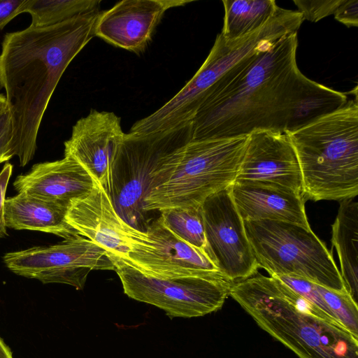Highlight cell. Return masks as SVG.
Instances as JSON below:
<instances>
[{
  "mask_svg": "<svg viewBox=\"0 0 358 358\" xmlns=\"http://www.w3.org/2000/svg\"><path fill=\"white\" fill-rule=\"evenodd\" d=\"M297 32L260 53L221 90L208 96L192 121V141L287 134L332 112L348 96L306 77L296 63Z\"/></svg>",
  "mask_w": 358,
  "mask_h": 358,
  "instance_id": "1",
  "label": "cell"
},
{
  "mask_svg": "<svg viewBox=\"0 0 358 358\" xmlns=\"http://www.w3.org/2000/svg\"><path fill=\"white\" fill-rule=\"evenodd\" d=\"M96 10L46 27L6 34L0 53V88L13 126L8 159L24 166L34 156L44 113L65 70L95 36Z\"/></svg>",
  "mask_w": 358,
  "mask_h": 358,
  "instance_id": "2",
  "label": "cell"
},
{
  "mask_svg": "<svg viewBox=\"0 0 358 358\" xmlns=\"http://www.w3.org/2000/svg\"><path fill=\"white\" fill-rule=\"evenodd\" d=\"M229 296L299 358H358V338L275 276L235 282Z\"/></svg>",
  "mask_w": 358,
  "mask_h": 358,
  "instance_id": "3",
  "label": "cell"
},
{
  "mask_svg": "<svg viewBox=\"0 0 358 358\" xmlns=\"http://www.w3.org/2000/svg\"><path fill=\"white\" fill-rule=\"evenodd\" d=\"M286 134L298 159L305 200L357 196V99Z\"/></svg>",
  "mask_w": 358,
  "mask_h": 358,
  "instance_id": "4",
  "label": "cell"
},
{
  "mask_svg": "<svg viewBox=\"0 0 358 358\" xmlns=\"http://www.w3.org/2000/svg\"><path fill=\"white\" fill-rule=\"evenodd\" d=\"M248 136L189 141L171 153L154 179L144 210L198 208L233 185Z\"/></svg>",
  "mask_w": 358,
  "mask_h": 358,
  "instance_id": "5",
  "label": "cell"
},
{
  "mask_svg": "<svg viewBox=\"0 0 358 358\" xmlns=\"http://www.w3.org/2000/svg\"><path fill=\"white\" fill-rule=\"evenodd\" d=\"M192 138V123L149 134H125L113 158L106 192L118 215L145 232V199L168 156Z\"/></svg>",
  "mask_w": 358,
  "mask_h": 358,
  "instance_id": "6",
  "label": "cell"
},
{
  "mask_svg": "<svg viewBox=\"0 0 358 358\" xmlns=\"http://www.w3.org/2000/svg\"><path fill=\"white\" fill-rule=\"evenodd\" d=\"M259 268L272 275H294L340 292H348L330 252L312 231L280 221H244Z\"/></svg>",
  "mask_w": 358,
  "mask_h": 358,
  "instance_id": "7",
  "label": "cell"
},
{
  "mask_svg": "<svg viewBox=\"0 0 358 358\" xmlns=\"http://www.w3.org/2000/svg\"><path fill=\"white\" fill-rule=\"evenodd\" d=\"M110 259L126 295L163 310L171 318L201 317L218 310L235 283L220 271L151 276L118 257Z\"/></svg>",
  "mask_w": 358,
  "mask_h": 358,
  "instance_id": "8",
  "label": "cell"
},
{
  "mask_svg": "<svg viewBox=\"0 0 358 358\" xmlns=\"http://www.w3.org/2000/svg\"><path fill=\"white\" fill-rule=\"evenodd\" d=\"M3 259L15 274L43 284H67L77 289H83L90 271L115 269L106 250L79 235L52 245L8 252Z\"/></svg>",
  "mask_w": 358,
  "mask_h": 358,
  "instance_id": "9",
  "label": "cell"
},
{
  "mask_svg": "<svg viewBox=\"0 0 358 358\" xmlns=\"http://www.w3.org/2000/svg\"><path fill=\"white\" fill-rule=\"evenodd\" d=\"M230 187L208 196L201 208L207 252L219 271L237 282L256 275L259 266Z\"/></svg>",
  "mask_w": 358,
  "mask_h": 358,
  "instance_id": "10",
  "label": "cell"
},
{
  "mask_svg": "<svg viewBox=\"0 0 358 358\" xmlns=\"http://www.w3.org/2000/svg\"><path fill=\"white\" fill-rule=\"evenodd\" d=\"M66 218L78 235L101 247L110 257L127 259L131 252L148 240L145 232L130 226L118 215L99 184L71 202Z\"/></svg>",
  "mask_w": 358,
  "mask_h": 358,
  "instance_id": "11",
  "label": "cell"
},
{
  "mask_svg": "<svg viewBox=\"0 0 358 358\" xmlns=\"http://www.w3.org/2000/svg\"><path fill=\"white\" fill-rule=\"evenodd\" d=\"M145 233L148 242L122 259L141 273L157 277L219 271L208 252L176 236L161 216L151 221Z\"/></svg>",
  "mask_w": 358,
  "mask_h": 358,
  "instance_id": "12",
  "label": "cell"
},
{
  "mask_svg": "<svg viewBox=\"0 0 358 358\" xmlns=\"http://www.w3.org/2000/svg\"><path fill=\"white\" fill-rule=\"evenodd\" d=\"M236 180L272 184L303 196L299 164L286 134L255 131L248 135Z\"/></svg>",
  "mask_w": 358,
  "mask_h": 358,
  "instance_id": "13",
  "label": "cell"
},
{
  "mask_svg": "<svg viewBox=\"0 0 358 358\" xmlns=\"http://www.w3.org/2000/svg\"><path fill=\"white\" fill-rule=\"evenodd\" d=\"M120 122L113 112L92 109L76 122L64 142V157L80 163L104 189L113 158L125 134Z\"/></svg>",
  "mask_w": 358,
  "mask_h": 358,
  "instance_id": "14",
  "label": "cell"
},
{
  "mask_svg": "<svg viewBox=\"0 0 358 358\" xmlns=\"http://www.w3.org/2000/svg\"><path fill=\"white\" fill-rule=\"evenodd\" d=\"M187 0H124L101 13L95 36L118 48L142 52L166 11Z\"/></svg>",
  "mask_w": 358,
  "mask_h": 358,
  "instance_id": "15",
  "label": "cell"
},
{
  "mask_svg": "<svg viewBox=\"0 0 358 358\" xmlns=\"http://www.w3.org/2000/svg\"><path fill=\"white\" fill-rule=\"evenodd\" d=\"M98 183L77 161L69 157L34 164L13 182L18 194L70 206L71 202L89 194Z\"/></svg>",
  "mask_w": 358,
  "mask_h": 358,
  "instance_id": "16",
  "label": "cell"
},
{
  "mask_svg": "<svg viewBox=\"0 0 358 358\" xmlns=\"http://www.w3.org/2000/svg\"><path fill=\"white\" fill-rule=\"evenodd\" d=\"M231 194L243 221L286 222L310 229L305 199L290 189L262 182L236 180Z\"/></svg>",
  "mask_w": 358,
  "mask_h": 358,
  "instance_id": "17",
  "label": "cell"
},
{
  "mask_svg": "<svg viewBox=\"0 0 358 358\" xmlns=\"http://www.w3.org/2000/svg\"><path fill=\"white\" fill-rule=\"evenodd\" d=\"M69 208L57 202L18 194L5 200L6 226L17 230L53 234L65 240L78 236L66 221Z\"/></svg>",
  "mask_w": 358,
  "mask_h": 358,
  "instance_id": "18",
  "label": "cell"
},
{
  "mask_svg": "<svg viewBox=\"0 0 358 358\" xmlns=\"http://www.w3.org/2000/svg\"><path fill=\"white\" fill-rule=\"evenodd\" d=\"M331 229V243L338 254L345 288L358 305V203L354 198L340 201Z\"/></svg>",
  "mask_w": 358,
  "mask_h": 358,
  "instance_id": "19",
  "label": "cell"
},
{
  "mask_svg": "<svg viewBox=\"0 0 358 358\" xmlns=\"http://www.w3.org/2000/svg\"><path fill=\"white\" fill-rule=\"evenodd\" d=\"M281 280L331 320L358 338V305L348 292L334 291L298 276L284 275Z\"/></svg>",
  "mask_w": 358,
  "mask_h": 358,
  "instance_id": "20",
  "label": "cell"
},
{
  "mask_svg": "<svg viewBox=\"0 0 358 358\" xmlns=\"http://www.w3.org/2000/svg\"><path fill=\"white\" fill-rule=\"evenodd\" d=\"M221 35L227 41L250 34L264 26L279 8L274 0H223Z\"/></svg>",
  "mask_w": 358,
  "mask_h": 358,
  "instance_id": "21",
  "label": "cell"
},
{
  "mask_svg": "<svg viewBox=\"0 0 358 358\" xmlns=\"http://www.w3.org/2000/svg\"><path fill=\"white\" fill-rule=\"evenodd\" d=\"M100 0H26L24 13L31 17V26L46 27L99 10Z\"/></svg>",
  "mask_w": 358,
  "mask_h": 358,
  "instance_id": "22",
  "label": "cell"
},
{
  "mask_svg": "<svg viewBox=\"0 0 358 358\" xmlns=\"http://www.w3.org/2000/svg\"><path fill=\"white\" fill-rule=\"evenodd\" d=\"M159 213L166 225L176 236L190 245L207 252L201 206L171 208Z\"/></svg>",
  "mask_w": 358,
  "mask_h": 358,
  "instance_id": "23",
  "label": "cell"
},
{
  "mask_svg": "<svg viewBox=\"0 0 358 358\" xmlns=\"http://www.w3.org/2000/svg\"><path fill=\"white\" fill-rule=\"evenodd\" d=\"M303 19L316 22L334 15L342 0H294Z\"/></svg>",
  "mask_w": 358,
  "mask_h": 358,
  "instance_id": "24",
  "label": "cell"
},
{
  "mask_svg": "<svg viewBox=\"0 0 358 358\" xmlns=\"http://www.w3.org/2000/svg\"><path fill=\"white\" fill-rule=\"evenodd\" d=\"M13 126L10 115L7 108L0 114V164L8 159Z\"/></svg>",
  "mask_w": 358,
  "mask_h": 358,
  "instance_id": "25",
  "label": "cell"
},
{
  "mask_svg": "<svg viewBox=\"0 0 358 358\" xmlns=\"http://www.w3.org/2000/svg\"><path fill=\"white\" fill-rule=\"evenodd\" d=\"M335 19L348 27L358 26V1L342 0L334 13Z\"/></svg>",
  "mask_w": 358,
  "mask_h": 358,
  "instance_id": "26",
  "label": "cell"
},
{
  "mask_svg": "<svg viewBox=\"0 0 358 358\" xmlns=\"http://www.w3.org/2000/svg\"><path fill=\"white\" fill-rule=\"evenodd\" d=\"M12 170L13 166L7 163L0 172V238L7 235L5 221V196Z\"/></svg>",
  "mask_w": 358,
  "mask_h": 358,
  "instance_id": "27",
  "label": "cell"
},
{
  "mask_svg": "<svg viewBox=\"0 0 358 358\" xmlns=\"http://www.w3.org/2000/svg\"><path fill=\"white\" fill-rule=\"evenodd\" d=\"M26 0H0V30L11 20L24 13Z\"/></svg>",
  "mask_w": 358,
  "mask_h": 358,
  "instance_id": "28",
  "label": "cell"
},
{
  "mask_svg": "<svg viewBox=\"0 0 358 358\" xmlns=\"http://www.w3.org/2000/svg\"><path fill=\"white\" fill-rule=\"evenodd\" d=\"M0 358H13L12 352L8 345L0 337Z\"/></svg>",
  "mask_w": 358,
  "mask_h": 358,
  "instance_id": "29",
  "label": "cell"
},
{
  "mask_svg": "<svg viewBox=\"0 0 358 358\" xmlns=\"http://www.w3.org/2000/svg\"><path fill=\"white\" fill-rule=\"evenodd\" d=\"M7 108L8 106L6 97L2 94H0V114L2 112H3Z\"/></svg>",
  "mask_w": 358,
  "mask_h": 358,
  "instance_id": "30",
  "label": "cell"
}]
</instances>
